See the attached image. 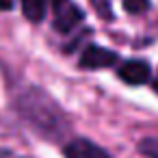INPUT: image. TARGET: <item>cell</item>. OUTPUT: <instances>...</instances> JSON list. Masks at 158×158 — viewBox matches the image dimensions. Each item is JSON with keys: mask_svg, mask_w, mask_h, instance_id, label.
<instances>
[{"mask_svg": "<svg viewBox=\"0 0 158 158\" xmlns=\"http://www.w3.org/2000/svg\"><path fill=\"white\" fill-rule=\"evenodd\" d=\"M15 110L18 115L44 139L59 141L67 132V119L61 106L37 87H26L15 95Z\"/></svg>", "mask_w": 158, "mask_h": 158, "instance_id": "1", "label": "cell"}, {"mask_svg": "<svg viewBox=\"0 0 158 158\" xmlns=\"http://www.w3.org/2000/svg\"><path fill=\"white\" fill-rule=\"evenodd\" d=\"M52 2V26L56 33L67 35L82 24L85 13L74 0H50Z\"/></svg>", "mask_w": 158, "mask_h": 158, "instance_id": "2", "label": "cell"}, {"mask_svg": "<svg viewBox=\"0 0 158 158\" xmlns=\"http://www.w3.org/2000/svg\"><path fill=\"white\" fill-rule=\"evenodd\" d=\"M119 61V54L115 50L102 48V46H87L78 59V65L82 69H104V67H113Z\"/></svg>", "mask_w": 158, "mask_h": 158, "instance_id": "3", "label": "cell"}, {"mask_svg": "<svg viewBox=\"0 0 158 158\" xmlns=\"http://www.w3.org/2000/svg\"><path fill=\"white\" fill-rule=\"evenodd\" d=\"M63 156L65 158H110L106 149H102L98 143L82 136L67 141L63 147Z\"/></svg>", "mask_w": 158, "mask_h": 158, "instance_id": "4", "label": "cell"}, {"mask_svg": "<svg viewBox=\"0 0 158 158\" xmlns=\"http://www.w3.org/2000/svg\"><path fill=\"white\" fill-rule=\"evenodd\" d=\"M149 74H152L149 63H145V61H141V59H130V61L121 63L119 69H117L119 80H123L126 85H132V87L147 82V80H149Z\"/></svg>", "mask_w": 158, "mask_h": 158, "instance_id": "5", "label": "cell"}, {"mask_svg": "<svg viewBox=\"0 0 158 158\" xmlns=\"http://www.w3.org/2000/svg\"><path fill=\"white\" fill-rule=\"evenodd\" d=\"M50 0H22V11L26 15V20L31 22H41L46 18Z\"/></svg>", "mask_w": 158, "mask_h": 158, "instance_id": "6", "label": "cell"}, {"mask_svg": "<svg viewBox=\"0 0 158 158\" xmlns=\"http://www.w3.org/2000/svg\"><path fill=\"white\" fill-rule=\"evenodd\" d=\"M91 2V7L95 9V13H98V18H102V20H113L115 15H113V7H110V0H89Z\"/></svg>", "mask_w": 158, "mask_h": 158, "instance_id": "7", "label": "cell"}, {"mask_svg": "<svg viewBox=\"0 0 158 158\" xmlns=\"http://www.w3.org/2000/svg\"><path fill=\"white\" fill-rule=\"evenodd\" d=\"M149 9V0H123V11L130 15H141Z\"/></svg>", "mask_w": 158, "mask_h": 158, "instance_id": "8", "label": "cell"}, {"mask_svg": "<svg viewBox=\"0 0 158 158\" xmlns=\"http://www.w3.org/2000/svg\"><path fill=\"white\" fill-rule=\"evenodd\" d=\"M139 152L145 154L147 158H158V139H143L139 143Z\"/></svg>", "mask_w": 158, "mask_h": 158, "instance_id": "9", "label": "cell"}, {"mask_svg": "<svg viewBox=\"0 0 158 158\" xmlns=\"http://www.w3.org/2000/svg\"><path fill=\"white\" fill-rule=\"evenodd\" d=\"M15 0H0V11H11Z\"/></svg>", "mask_w": 158, "mask_h": 158, "instance_id": "10", "label": "cell"}, {"mask_svg": "<svg viewBox=\"0 0 158 158\" xmlns=\"http://www.w3.org/2000/svg\"><path fill=\"white\" fill-rule=\"evenodd\" d=\"M154 91H156V93H158V78H156V80H154Z\"/></svg>", "mask_w": 158, "mask_h": 158, "instance_id": "11", "label": "cell"}]
</instances>
